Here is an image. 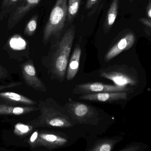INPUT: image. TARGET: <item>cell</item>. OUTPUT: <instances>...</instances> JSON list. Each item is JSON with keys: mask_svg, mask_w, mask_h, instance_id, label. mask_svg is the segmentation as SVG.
<instances>
[{"mask_svg": "<svg viewBox=\"0 0 151 151\" xmlns=\"http://www.w3.org/2000/svg\"><path fill=\"white\" fill-rule=\"evenodd\" d=\"M75 34V28L73 26L66 31L52 58L51 73L62 80L64 79L66 73Z\"/></svg>", "mask_w": 151, "mask_h": 151, "instance_id": "cell-1", "label": "cell"}, {"mask_svg": "<svg viewBox=\"0 0 151 151\" xmlns=\"http://www.w3.org/2000/svg\"><path fill=\"white\" fill-rule=\"evenodd\" d=\"M68 0H57L43 31V41L46 44L53 36L58 35L64 27L68 15Z\"/></svg>", "mask_w": 151, "mask_h": 151, "instance_id": "cell-2", "label": "cell"}, {"mask_svg": "<svg viewBox=\"0 0 151 151\" xmlns=\"http://www.w3.org/2000/svg\"><path fill=\"white\" fill-rule=\"evenodd\" d=\"M40 110V117L32 123L35 126L65 128L73 126L70 117L55 109L42 106Z\"/></svg>", "mask_w": 151, "mask_h": 151, "instance_id": "cell-3", "label": "cell"}, {"mask_svg": "<svg viewBox=\"0 0 151 151\" xmlns=\"http://www.w3.org/2000/svg\"><path fill=\"white\" fill-rule=\"evenodd\" d=\"M65 107L70 116L76 123L95 125L99 118L96 110L86 104L70 102L67 103Z\"/></svg>", "mask_w": 151, "mask_h": 151, "instance_id": "cell-4", "label": "cell"}, {"mask_svg": "<svg viewBox=\"0 0 151 151\" xmlns=\"http://www.w3.org/2000/svg\"><path fill=\"white\" fill-rule=\"evenodd\" d=\"M68 142L65 137L52 132L47 131L38 132L37 138L30 144L32 148L43 147L49 150L62 147Z\"/></svg>", "mask_w": 151, "mask_h": 151, "instance_id": "cell-5", "label": "cell"}, {"mask_svg": "<svg viewBox=\"0 0 151 151\" xmlns=\"http://www.w3.org/2000/svg\"><path fill=\"white\" fill-rule=\"evenodd\" d=\"M128 89L118 85L103 84L100 82L83 83L76 86L73 94L86 95L103 92H125Z\"/></svg>", "mask_w": 151, "mask_h": 151, "instance_id": "cell-6", "label": "cell"}, {"mask_svg": "<svg viewBox=\"0 0 151 151\" xmlns=\"http://www.w3.org/2000/svg\"><path fill=\"white\" fill-rule=\"evenodd\" d=\"M135 41V35L133 31L127 33L108 51L105 56V60L108 62L123 51L129 49L134 44Z\"/></svg>", "mask_w": 151, "mask_h": 151, "instance_id": "cell-7", "label": "cell"}, {"mask_svg": "<svg viewBox=\"0 0 151 151\" xmlns=\"http://www.w3.org/2000/svg\"><path fill=\"white\" fill-rule=\"evenodd\" d=\"M22 75L27 85L36 90L45 92L47 90L44 83L38 78L32 60L24 64L22 68Z\"/></svg>", "mask_w": 151, "mask_h": 151, "instance_id": "cell-8", "label": "cell"}, {"mask_svg": "<svg viewBox=\"0 0 151 151\" xmlns=\"http://www.w3.org/2000/svg\"><path fill=\"white\" fill-rule=\"evenodd\" d=\"M41 0H24L12 12L9 18L8 27L11 29L18 23L33 8L36 6Z\"/></svg>", "mask_w": 151, "mask_h": 151, "instance_id": "cell-9", "label": "cell"}, {"mask_svg": "<svg viewBox=\"0 0 151 151\" xmlns=\"http://www.w3.org/2000/svg\"><path fill=\"white\" fill-rule=\"evenodd\" d=\"M127 98V94L125 92H103L83 95L79 98L81 100L101 103H111Z\"/></svg>", "mask_w": 151, "mask_h": 151, "instance_id": "cell-10", "label": "cell"}, {"mask_svg": "<svg viewBox=\"0 0 151 151\" xmlns=\"http://www.w3.org/2000/svg\"><path fill=\"white\" fill-rule=\"evenodd\" d=\"M99 74L100 77L111 80L118 86L124 87L127 84H135L134 81L129 76L117 71L112 66L102 69Z\"/></svg>", "mask_w": 151, "mask_h": 151, "instance_id": "cell-11", "label": "cell"}, {"mask_svg": "<svg viewBox=\"0 0 151 151\" xmlns=\"http://www.w3.org/2000/svg\"><path fill=\"white\" fill-rule=\"evenodd\" d=\"M81 54V49L79 44H77L73 52L70 59L67 72V79L70 81L75 78L78 72L80 65V59Z\"/></svg>", "mask_w": 151, "mask_h": 151, "instance_id": "cell-12", "label": "cell"}, {"mask_svg": "<svg viewBox=\"0 0 151 151\" xmlns=\"http://www.w3.org/2000/svg\"><path fill=\"white\" fill-rule=\"evenodd\" d=\"M39 108L32 107L14 106L8 104H0V115H22L37 111Z\"/></svg>", "mask_w": 151, "mask_h": 151, "instance_id": "cell-13", "label": "cell"}, {"mask_svg": "<svg viewBox=\"0 0 151 151\" xmlns=\"http://www.w3.org/2000/svg\"><path fill=\"white\" fill-rule=\"evenodd\" d=\"M0 98L9 103H14L19 104L34 105L36 104V102L26 97L13 92L0 93Z\"/></svg>", "mask_w": 151, "mask_h": 151, "instance_id": "cell-14", "label": "cell"}, {"mask_svg": "<svg viewBox=\"0 0 151 151\" xmlns=\"http://www.w3.org/2000/svg\"><path fill=\"white\" fill-rule=\"evenodd\" d=\"M119 6V0H113L110 5L104 24V29L106 32L110 31L115 22L118 14Z\"/></svg>", "mask_w": 151, "mask_h": 151, "instance_id": "cell-15", "label": "cell"}, {"mask_svg": "<svg viewBox=\"0 0 151 151\" xmlns=\"http://www.w3.org/2000/svg\"><path fill=\"white\" fill-rule=\"evenodd\" d=\"M113 140L108 139H101L96 142L90 151H111L114 144Z\"/></svg>", "mask_w": 151, "mask_h": 151, "instance_id": "cell-16", "label": "cell"}, {"mask_svg": "<svg viewBox=\"0 0 151 151\" xmlns=\"http://www.w3.org/2000/svg\"><path fill=\"white\" fill-rule=\"evenodd\" d=\"M81 0H68V19L72 20L76 16L80 8Z\"/></svg>", "mask_w": 151, "mask_h": 151, "instance_id": "cell-17", "label": "cell"}, {"mask_svg": "<svg viewBox=\"0 0 151 151\" xmlns=\"http://www.w3.org/2000/svg\"><path fill=\"white\" fill-rule=\"evenodd\" d=\"M38 19V16L35 15L28 21L24 31V33L26 35L30 36L34 34L37 27Z\"/></svg>", "mask_w": 151, "mask_h": 151, "instance_id": "cell-18", "label": "cell"}, {"mask_svg": "<svg viewBox=\"0 0 151 151\" xmlns=\"http://www.w3.org/2000/svg\"><path fill=\"white\" fill-rule=\"evenodd\" d=\"M32 129L33 126L19 123L15 126L14 133L17 135L24 136L30 133Z\"/></svg>", "mask_w": 151, "mask_h": 151, "instance_id": "cell-19", "label": "cell"}, {"mask_svg": "<svg viewBox=\"0 0 151 151\" xmlns=\"http://www.w3.org/2000/svg\"><path fill=\"white\" fill-rule=\"evenodd\" d=\"M24 0H3L1 8L2 9H8L15 7L21 3Z\"/></svg>", "mask_w": 151, "mask_h": 151, "instance_id": "cell-20", "label": "cell"}, {"mask_svg": "<svg viewBox=\"0 0 151 151\" xmlns=\"http://www.w3.org/2000/svg\"><path fill=\"white\" fill-rule=\"evenodd\" d=\"M100 0H87L85 5V9H87L92 8L94 5H96Z\"/></svg>", "mask_w": 151, "mask_h": 151, "instance_id": "cell-21", "label": "cell"}, {"mask_svg": "<svg viewBox=\"0 0 151 151\" xmlns=\"http://www.w3.org/2000/svg\"><path fill=\"white\" fill-rule=\"evenodd\" d=\"M139 20L144 25L151 28V20L146 18H142Z\"/></svg>", "mask_w": 151, "mask_h": 151, "instance_id": "cell-22", "label": "cell"}, {"mask_svg": "<svg viewBox=\"0 0 151 151\" xmlns=\"http://www.w3.org/2000/svg\"><path fill=\"white\" fill-rule=\"evenodd\" d=\"M22 84V82H16L10 83V84H8V85H6V86H0V91H1V90H3L5 89L16 87H17V86L21 85Z\"/></svg>", "mask_w": 151, "mask_h": 151, "instance_id": "cell-23", "label": "cell"}, {"mask_svg": "<svg viewBox=\"0 0 151 151\" xmlns=\"http://www.w3.org/2000/svg\"><path fill=\"white\" fill-rule=\"evenodd\" d=\"M146 13L147 17L151 20V0H149V2L146 7Z\"/></svg>", "mask_w": 151, "mask_h": 151, "instance_id": "cell-24", "label": "cell"}, {"mask_svg": "<svg viewBox=\"0 0 151 151\" xmlns=\"http://www.w3.org/2000/svg\"><path fill=\"white\" fill-rule=\"evenodd\" d=\"M6 72H5V69L4 68L0 66V79L3 78L6 74Z\"/></svg>", "mask_w": 151, "mask_h": 151, "instance_id": "cell-25", "label": "cell"}, {"mask_svg": "<svg viewBox=\"0 0 151 151\" xmlns=\"http://www.w3.org/2000/svg\"><path fill=\"white\" fill-rule=\"evenodd\" d=\"M134 0H129V1L130 2H133V1H134Z\"/></svg>", "mask_w": 151, "mask_h": 151, "instance_id": "cell-26", "label": "cell"}]
</instances>
